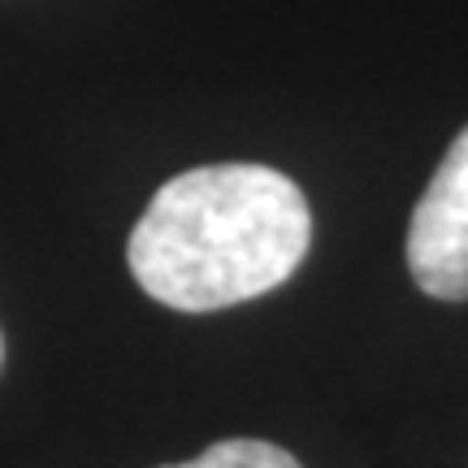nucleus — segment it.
Wrapping results in <instances>:
<instances>
[{"instance_id":"f03ea898","label":"nucleus","mask_w":468,"mask_h":468,"mask_svg":"<svg viewBox=\"0 0 468 468\" xmlns=\"http://www.w3.org/2000/svg\"><path fill=\"white\" fill-rule=\"evenodd\" d=\"M408 269L425 295L468 300V126L455 134L412 213Z\"/></svg>"},{"instance_id":"20e7f679","label":"nucleus","mask_w":468,"mask_h":468,"mask_svg":"<svg viewBox=\"0 0 468 468\" xmlns=\"http://www.w3.org/2000/svg\"><path fill=\"white\" fill-rule=\"evenodd\" d=\"M0 365H5V338H0Z\"/></svg>"},{"instance_id":"f257e3e1","label":"nucleus","mask_w":468,"mask_h":468,"mask_svg":"<svg viewBox=\"0 0 468 468\" xmlns=\"http://www.w3.org/2000/svg\"><path fill=\"white\" fill-rule=\"evenodd\" d=\"M313 243L303 191L269 165H200L169 178L131 234L134 282L178 313H218L282 286Z\"/></svg>"},{"instance_id":"7ed1b4c3","label":"nucleus","mask_w":468,"mask_h":468,"mask_svg":"<svg viewBox=\"0 0 468 468\" xmlns=\"http://www.w3.org/2000/svg\"><path fill=\"white\" fill-rule=\"evenodd\" d=\"M169 468H300V460L282 447H273V442H261V438H226V442H213L196 460Z\"/></svg>"}]
</instances>
